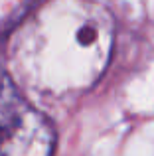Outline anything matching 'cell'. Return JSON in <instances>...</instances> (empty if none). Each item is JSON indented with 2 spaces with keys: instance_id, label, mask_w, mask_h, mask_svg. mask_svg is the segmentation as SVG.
Listing matches in <instances>:
<instances>
[{
  "instance_id": "cell-1",
  "label": "cell",
  "mask_w": 154,
  "mask_h": 156,
  "mask_svg": "<svg viewBox=\"0 0 154 156\" xmlns=\"http://www.w3.org/2000/svg\"><path fill=\"white\" fill-rule=\"evenodd\" d=\"M55 130L26 103L6 73H0V156H51Z\"/></svg>"
},
{
  "instance_id": "cell-2",
  "label": "cell",
  "mask_w": 154,
  "mask_h": 156,
  "mask_svg": "<svg viewBox=\"0 0 154 156\" xmlns=\"http://www.w3.org/2000/svg\"><path fill=\"white\" fill-rule=\"evenodd\" d=\"M77 40H79L81 46H91L97 40V30L93 26H83L79 32H77Z\"/></svg>"
}]
</instances>
